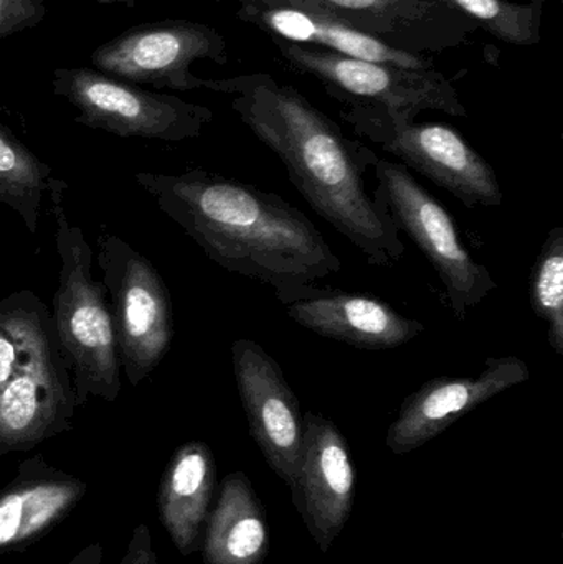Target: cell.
<instances>
[{
  "instance_id": "cell-1",
  "label": "cell",
  "mask_w": 563,
  "mask_h": 564,
  "mask_svg": "<svg viewBox=\"0 0 563 564\" xmlns=\"http://www.w3.org/2000/svg\"><path fill=\"white\" fill-rule=\"evenodd\" d=\"M204 89L230 96L231 109L280 158L304 200L370 264L402 260L399 227L367 185V172L379 161L372 149L347 138L303 93L267 73L204 79Z\"/></svg>"
},
{
  "instance_id": "cell-2",
  "label": "cell",
  "mask_w": 563,
  "mask_h": 564,
  "mask_svg": "<svg viewBox=\"0 0 563 564\" xmlns=\"http://www.w3.org/2000/svg\"><path fill=\"white\" fill-rule=\"evenodd\" d=\"M134 181L214 263L268 285L283 305L343 270L316 225L273 192L204 169Z\"/></svg>"
},
{
  "instance_id": "cell-3",
  "label": "cell",
  "mask_w": 563,
  "mask_h": 564,
  "mask_svg": "<svg viewBox=\"0 0 563 564\" xmlns=\"http://www.w3.org/2000/svg\"><path fill=\"white\" fill-rule=\"evenodd\" d=\"M0 327L20 350L15 373L0 388V456H7L72 430L78 404L52 312L39 295L0 299Z\"/></svg>"
},
{
  "instance_id": "cell-4",
  "label": "cell",
  "mask_w": 563,
  "mask_h": 564,
  "mask_svg": "<svg viewBox=\"0 0 563 564\" xmlns=\"http://www.w3.org/2000/svg\"><path fill=\"white\" fill-rule=\"evenodd\" d=\"M66 182L53 177L48 197L56 221L58 289L53 295L52 318L66 365L72 371L76 404L89 398L115 403L121 393V361L105 284L93 276L91 247L82 228L66 215Z\"/></svg>"
},
{
  "instance_id": "cell-5",
  "label": "cell",
  "mask_w": 563,
  "mask_h": 564,
  "mask_svg": "<svg viewBox=\"0 0 563 564\" xmlns=\"http://www.w3.org/2000/svg\"><path fill=\"white\" fill-rule=\"evenodd\" d=\"M271 42L291 68L320 82L346 108L399 112L410 119L425 111L468 116L452 79L436 69L400 68L280 39Z\"/></svg>"
},
{
  "instance_id": "cell-6",
  "label": "cell",
  "mask_w": 563,
  "mask_h": 564,
  "mask_svg": "<svg viewBox=\"0 0 563 564\" xmlns=\"http://www.w3.org/2000/svg\"><path fill=\"white\" fill-rule=\"evenodd\" d=\"M96 260L109 294L122 375L138 387L171 350V294L151 260L116 235H99Z\"/></svg>"
},
{
  "instance_id": "cell-7",
  "label": "cell",
  "mask_w": 563,
  "mask_h": 564,
  "mask_svg": "<svg viewBox=\"0 0 563 564\" xmlns=\"http://www.w3.org/2000/svg\"><path fill=\"white\" fill-rule=\"evenodd\" d=\"M340 116L356 134L448 191L466 208L499 207L505 200L491 165L450 126L366 108H344Z\"/></svg>"
},
{
  "instance_id": "cell-8",
  "label": "cell",
  "mask_w": 563,
  "mask_h": 564,
  "mask_svg": "<svg viewBox=\"0 0 563 564\" xmlns=\"http://www.w3.org/2000/svg\"><path fill=\"white\" fill-rule=\"evenodd\" d=\"M53 93L78 111L75 122L118 138L182 142L198 138L214 121L207 106L149 91L95 68H58Z\"/></svg>"
},
{
  "instance_id": "cell-9",
  "label": "cell",
  "mask_w": 563,
  "mask_h": 564,
  "mask_svg": "<svg viewBox=\"0 0 563 564\" xmlns=\"http://www.w3.org/2000/svg\"><path fill=\"white\" fill-rule=\"evenodd\" d=\"M373 195L386 205L399 230L405 231L439 274L458 321L498 288L488 268L475 261L445 207L412 177L403 164L379 159Z\"/></svg>"
},
{
  "instance_id": "cell-10",
  "label": "cell",
  "mask_w": 563,
  "mask_h": 564,
  "mask_svg": "<svg viewBox=\"0 0 563 564\" xmlns=\"http://www.w3.org/2000/svg\"><path fill=\"white\" fill-rule=\"evenodd\" d=\"M201 59L227 65V40L207 23L181 19L132 26L91 53L93 68L98 72L174 91L204 88V78L191 72Z\"/></svg>"
},
{
  "instance_id": "cell-11",
  "label": "cell",
  "mask_w": 563,
  "mask_h": 564,
  "mask_svg": "<svg viewBox=\"0 0 563 564\" xmlns=\"http://www.w3.org/2000/svg\"><path fill=\"white\" fill-rule=\"evenodd\" d=\"M231 360L251 437L270 469L293 489L304 446L300 400L278 361L257 341H234Z\"/></svg>"
},
{
  "instance_id": "cell-12",
  "label": "cell",
  "mask_w": 563,
  "mask_h": 564,
  "mask_svg": "<svg viewBox=\"0 0 563 564\" xmlns=\"http://www.w3.org/2000/svg\"><path fill=\"white\" fill-rule=\"evenodd\" d=\"M293 502L321 552H329L353 513L356 467L339 427L317 413H304V446Z\"/></svg>"
},
{
  "instance_id": "cell-13",
  "label": "cell",
  "mask_w": 563,
  "mask_h": 564,
  "mask_svg": "<svg viewBox=\"0 0 563 564\" xmlns=\"http://www.w3.org/2000/svg\"><path fill=\"white\" fill-rule=\"evenodd\" d=\"M528 364L518 357H488L485 370L466 377H439L426 381L400 404L387 431L386 444L403 456L448 430L496 394L529 380Z\"/></svg>"
},
{
  "instance_id": "cell-14",
  "label": "cell",
  "mask_w": 563,
  "mask_h": 564,
  "mask_svg": "<svg viewBox=\"0 0 563 564\" xmlns=\"http://www.w3.org/2000/svg\"><path fill=\"white\" fill-rule=\"evenodd\" d=\"M390 48L430 55L472 42L478 26L435 0H311Z\"/></svg>"
},
{
  "instance_id": "cell-15",
  "label": "cell",
  "mask_w": 563,
  "mask_h": 564,
  "mask_svg": "<svg viewBox=\"0 0 563 564\" xmlns=\"http://www.w3.org/2000/svg\"><path fill=\"white\" fill-rule=\"evenodd\" d=\"M238 19L270 35L297 45L317 46L367 62L409 69H435L429 55H413L383 45L347 25L311 0H238Z\"/></svg>"
},
{
  "instance_id": "cell-16",
  "label": "cell",
  "mask_w": 563,
  "mask_h": 564,
  "mask_svg": "<svg viewBox=\"0 0 563 564\" xmlns=\"http://www.w3.org/2000/svg\"><path fill=\"white\" fill-rule=\"evenodd\" d=\"M284 311L321 337L366 350L397 348L425 332L422 322L405 317L382 299L331 288L291 302Z\"/></svg>"
},
{
  "instance_id": "cell-17",
  "label": "cell",
  "mask_w": 563,
  "mask_h": 564,
  "mask_svg": "<svg viewBox=\"0 0 563 564\" xmlns=\"http://www.w3.org/2000/svg\"><path fill=\"white\" fill-rule=\"evenodd\" d=\"M88 486L50 466L42 454L20 463L0 490V553L22 552L52 532L82 502Z\"/></svg>"
},
{
  "instance_id": "cell-18",
  "label": "cell",
  "mask_w": 563,
  "mask_h": 564,
  "mask_svg": "<svg viewBox=\"0 0 563 564\" xmlns=\"http://www.w3.org/2000/svg\"><path fill=\"white\" fill-rule=\"evenodd\" d=\"M217 487V464L208 444H182L159 484V520L181 555L197 553Z\"/></svg>"
},
{
  "instance_id": "cell-19",
  "label": "cell",
  "mask_w": 563,
  "mask_h": 564,
  "mask_svg": "<svg viewBox=\"0 0 563 564\" xmlns=\"http://www.w3.org/2000/svg\"><path fill=\"white\" fill-rule=\"evenodd\" d=\"M205 564H261L270 552L267 516L250 479L231 473L221 480L220 496L205 523Z\"/></svg>"
},
{
  "instance_id": "cell-20",
  "label": "cell",
  "mask_w": 563,
  "mask_h": 564,
  "mask_svg": "<svg viewBox=\"0 0 563 564\" xmlns=\"http://www.w3.org/2000/svg\"><path fill=\"white\" fill-rule=\"evenodd\" d=\"M52 178V167L0 124V204L12 208L30 234L39 230Z\"/></svg>"
},
{
  "instance_id": "cell-21",
  "label": "cell",
  "mask_w": 563,
  "mask_h": 564,
  "mask_svg": "<svg viewBox=\"0 0 563 564\" xmlns=\"http://www.w3.org/2000/svg\"><path fill=\"white\" fill-rule=\"evenodd\" d=\"M509 45L541 42L542 7L511 0H435Z\"/></svg>"
},
{
  "instance_id": "cell-22",
  "label": "cell",
  "mask_w": 563,
  "mask_h": 564,
  "mask_svg": "<svg viewBox=\"0 0 563 564\" xmlns=\"http://www.w3.org/2000/svg\"><path fill=\"white\" fill-rule=\"evenodd\" d=\"M531 305L538 317L548 324L549 344L563 354V230L549 234L541 254L532 268Z\"/></svg>"
},
{
  "instance_id": "cell-23",
  "label": "cell",
  "mask_w": 563,
  "mask_h": 564,
  "mask_svg": "<svg viewBox=\"0 0 563 564\" xmlns=\"http://www.w3.org/2000/svg\"><path fill=\"white\" fill-rule=\"evenodd\" d=\"M48 0H0V40L33 29L48 12Z\"/></svg>"
},
{
  "instance_id": "cell-24",
  "label": "cell",
  "mask_w": 563,
  "mask_h": 564,
  "mask_svg": "<svg viewBox=\"0 0 563 564\" xmlns=\"http://www.w3.org/2000/svg\"><path fill=\"white\" fill-rule=\"evenodd\" d=\"M119 564H159L158 553L152 543L151 530L145 525L136 527L128 549Z\"/></svg>"
},
{
  "instance_id": "cell-25",
  "label": "cell",
  "mask_w": 563,
  "mask_h": 564,
  "mask_svg": "<svg viewBox=\"0 0 563 564\" xmlns=\"http://www.w3.org/2000/svg\"><path fill=\"white\" fill-rule=\"evenodd\" d=\"M20 350L13 338L0 327V388L7 383L19 367Z\"/></svg>"
},
{
  "instance_id": "cell-26",
  "label": "cell",
  "mask_w": 563,
  "mask_h": 564,
  "mask_svg": "<svg viewBox=\"0 0 563 564\" xmlns=\"http://www.w3.org/2000/svg\"><path fill=\"white\" fill-rule=\"evenodd\" d=\"M102 558H105V550H102L101 543H91L82 552L76 553L66 564H102Z\"/></svg>"
},
{
  "instance_id": "cell-27",
  "label": "cell",
  "mask_w": 563,
  "mask_h": 564,
  "mask_svg": "<svg viewBox=\"0 0 563 564\" xmlns=\"http://www.w3.org/2000/svg\"><path fill=\"white\" fill-rule=\"evenodd\" d=\"M95 2L101 3V6H108V3H126V6H134V0H95Z\"/></svg>"
},
{
  "instance_id": "cell-28",
  "label": "cell",
  "mask_w": 563,
  "mask_h": 564,
  "mask_svg": "<svg viewBox=\"0 0 563 564\" xmlns=\"http://www.w3.org/2000/svg\"><path fill=\"white\" fill-rule=\"evenodd\" d=\"M549 0H529V3H534V6L538 7H544L545 3H548Z\"/></svg>"
}]
</instances>
